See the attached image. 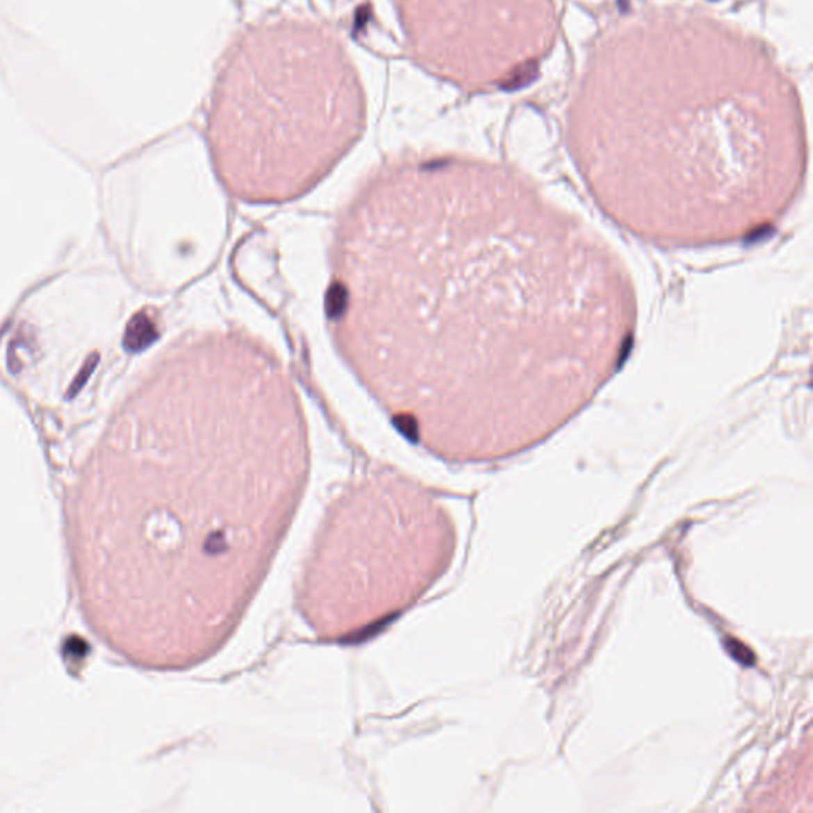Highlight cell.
Segmentation results:
<instances>
[{"label":"cell","instance_id":"6da1fadb","mask_svg":"<svg viewBox=\"0 0 813 813\" xmlns=\"http://www.w3.org/2000/svg\"><path fill=\"white\" fill-rule=\"evenodd\" d=\"M461 159L374 172L338 218L327 321L400 431L447 456L515 420V205Z\"/></svg>","mask_w":813,"mask_h":813},{"label":"cell","instance_id":"7a4b0ae2","mask_svg":"<svg viewBox=\"0 0 813 813\" xmlns=\"http://www.w3.org/2000/svg\"><path fill=\"white\" fill-rule=\"evenodd\" d=\"M366 126L358 70L325 27L277 18L245 31L211 92V164L233 199L302 197L345 158Z\"/></svg>","mask_w":813,"mask_h":813},{"label":"cell","instance_id":"3957f363","mask_svg":"<svg viewBox=\"0 0 813 813\" xmlns=\"http://www.w3.org/2000/svg\"><path fill=\"white\" fill-rule=\"evenodd\" d=\"M406 47L429 74L478 85L493 72L489 0H393Z\"/></svg>","mask_w":813,"mask_h":813},{"label":"cell","instance_id":"277c9868","mask_svg":"<svg viewBox=\"0 0 813 813\" xmlns=\"http://www.w3.org/2000/svg\"><path fill=\"white\" fill-rule=\"evenodd\" d=\"M153 332H151V322H149L143 315H137L132 318L129 325L126 327L124 332V347L129 352H138L145 345L151 342Z\"/></svg>","mask_w":813,"mask_h":813},{"label":"cell","instance_id":"5b68a950","mask_svg":"<svg viewBox=\"0 0 813 813\" xmlns=\"http://www.w3.org/2000/svg\"><path fill=\"white\" fill-rule=\"evenodd\" d=\"M97 359H99V354H97V353H94V354L91 356V358L86 359L85 366L81 367L80 374L76 375L75 381L72 383V386H70V396H74V394H75V393H78V391H80L81 386L85 385L86 380H88V378H89V375L92 374V370H94V369H96V366H97Z\"/></svg>","mask_w":813,"mask_h":813}]
</instances>
